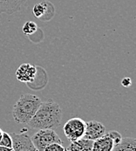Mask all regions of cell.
I'll return each instance as SVG.
<instances>
[{
    "label": "cell",
    "mask_w": 136,
    "mask_h": 151,
    "mask_svg": "<svg viewBox=\"0 0 136 151\" xmlns=\"http://www.w3.org/2000/svg\"><path fill=\"white\" fill-rule=\"evenodd\" d=\"M121 85L125 87H129L132 85V80L129 77H126L124 79H122L121 81Z\"/></svg>",
    "instance_id": "obj_18"
},
{
    "label": "cell",
    "mask_w": 136,
    "mask_h": 151,
    "mask_svg": "<svg viewBox=\"0 0 136 151\" xmlns=\"http://www.w3.org/2000/svg\"><path fill=\"white\" fill-rule=\"evenodd\" d=\"M92 142L93 141L87 140L84 138H81L79 140H77L75 142H71L69 145L68 151H92Z\"/></svg>",
    "instance_id": "obj_10"
},
{
    "label": "cell",
    "mask_w": 136,
    "mask_h": 151,
    "mask_svg": "<svg viewBox=\"0 0 136 151\" xmlns=\"http://www.w3.org/2000/svg\"><path fill=\"white\" fill-rule=\"evenodd\" d=\"M12 150L13 151H39L33 145L31 137L26 134L12 133Z\"/></svg>",
    "instance_id": "obj_5"
},
{
    "label": "cell",
    "mask_w": 136,
    "mask_h": 151,
    "mask_svg": "<svg viewBox=\"0 0 136 151\" xmlns=\"http://www.w3.org/2000/svg\"><path fill=\"white\" fill-rule=\"evenodd\" d=\"M115 146L113 140L107 133L100 138L94 140L92 151H112Z\"/></svg>",
    "instance_id": "obj_9"
},
{
    "label": "cell",
    "mask_w": 136,
    "mask_h": 151,
    "mask_svg": "<svg viewBox=\"0 0 136 151\" xmlns=\"http://www.w3.org/2000/svg\"><path fill=\"white\" fill-rule=\"evenodd\" d=\"M46 11H45V15L40 19V20L44 22H48L50 21L51 19H52V18L54 17V14H55V8H54V5L50 2V1H47L46 0Z\"/></svg>",
    "instance_id": "obj_14"
},
{
    "label": "cell",
    "mask_w": 136,
    "mask_h": 151,
    "mask_svg": "<svg viewBox=\"0 0 136 151\" xmlns=\"http://www.w3.org/2000/svg\"><path fill=\"white\" fill-rule=\"evenodd\" d=\"M11 151H13V150H11Z\"/></svg>",
    "instance_id": "obj_22"
},
{
    "label": "cell",
    "mask_w": 136,
    "mask_h": 151,
    "mask_svg": "<svg viewBox=\"0 0 136 151\" xmlns=\"http://www.w3.org/2000/svg\"><path fill=\"white\" fill-rule=\"evenodd\" d=\"M26 0H0V13L11 15L21 10Z\"/></svg>",
    "instance_id": "obj_8"
},
{
    "label": "cell",
    "mask_w": 136,
    "mask_h": 151,
    "mask_svg": "<svg viewBox=\"0 0 136 151\" xmlns=\"http://www.w3.org/2000/svg\"><path fill=\"white\" fill-rule=\"evenodd\" d=\"M12 149H10V148H7V147H4V146H1L0 145V151H11Z\"/></svg>",
    "instance_id": "obj_19"
},
{
    "label": "cell",
    "mask_w": 136,
    "mask_h": 151,
    "mask_svg": "<svg viewBox=\"0 0 136 151\" xmlns=\"http://www.w3.org/2000/svg\"><path fill=\"white\" fill-rule=\"evenodd\" d=\"M38 67L30 63H23L16 71V78L23 83H31L36 79Z\"/></svg>",
    "instance_id": "obj_6"
},
{
    "label": "cell",
    "mask_w": 136,
    "mask_h": 151,
    "mask_svg": "<svg viewBox=\"0 0 136 151\" xmlns=\"http://www.w3.org/2000/svg\"><path fill=\"white\" fill-rule=\"evenodd\" d=\"M65 148L61 143H52L51 145L47 146L44 151H64Z\"/></svg>",
    "instance_id": "obj_16"
},
{
    "label": "cell",
    "mask_w": 136,
    "mask_h": 151,
    "mask_svg": "<svg viewBox=\"0 0 136 151\" xmlns=\"http://www.w3.org/2000/svg\"><path fill=\"white\" fill-rule=\"evenodd\" d=\"M86 129V122L80 118L74 117L65 123L63 130L69 142H72L83 138Z\"/></svg>",
    "instance_id": "obj_4"
},
{
    "label": "cell",
    "mask_w": 136,
    "mask_h": 151,
    "mask_svg": "<svg viewBox=\"0 0 136 151\" xmlns=\"http://www.w3.org/2000/svg\"><path fill=\"white\" fill-rule=\"evenodd\" d=\"M41 103L40 99L34 94H22L13 107L12 116L14 121L19 124H27L34 116Z\"/></svg>",
    "instance_id": "obj_2"
},
{
    "label": "cell",
    "mask_w": 136,
    "mask_h": 151,
    "mask_svg": "<svg viewBox=\"0 0 136 151\" xmlns=\"http://www.w3.org/2000/svg\"><path fill=\"white\" fill-rule=\"evenodd\" d=\"M64 151H68L67 149H65V150H64Z\"/></svg>",
    "instance_id": "obj_21"
},
{
    "label": "cell",
    "mask_w": 136,
    "mask_h": 151,
    "mask_svg": "<svg viewBox=\"0 0 136 151\" xmlns=\"http://www.w3.org/2000/svg\"><path fill=\"white\" fill-rule=\"evenodd\" d=\"M106 134V127L99 122L90 121L86 122V129L83 135L84 139L94 141Z\"/></svg>",
    "instance_id": "obj_7"
},
{
    "label": "cell",
    "mask_w": 136,
    "mask_h": 151,
    "mask_svg": "<svg viewBox=\"0 0 136 151\" xmlns=\"http://www.w3.org/2000/svg\"><path fill=\"white\" fill-rule=\"evenodd\" d=\"M3 132H4V131H3V130L1 129H0V139H1V137H2V134H3Z\"/></svg>",
    "instance_id": "obj_20"
},
{
    "label": "cell",
    "mask_w": 136,
    "mask_h": 151,
    "mask_svg": "<svg viewBox=\"0 0 136 151\" xmlns=\"http://www.w3.org/2000/svg\"><path fill=\"white\" fill-rule=\"evenodd\" d=\"M112 151H136V140L131 137L122 138Z\"/></svg>",
    "instance_id": "obj_11"
},
{
    "label": "cell",
    "mask_w": 136,
    "mask_h": 151,
    "mask_svg": "<svg viewBox=\"0 0 136 151\" xmlns=\"http://www.w3.org/2000/svg\"><path fill=\"white\" fill-rule=\"evenodd\" d=\"M0 145L12 149V138L10 134L7 132H3L2 137L0 139Z\"/></svg>",
    "instance_id": "obj_15"
},
{
    "label": "cell",
    "mask_w": 136,
    "mask_h": 151,
    "mask_svg": "<svg viewBox=\"0 0 136 151\" xmlns=\"http://www.w3.org/2000/svg\"><path fill=\"white\" fill-rule=\"evenodd\" d=\"M38 30H39V27L37 24L33 21H27L26 23H24L22 28L24 34L26 36H31L34 34Z\"/></svg>",
    "instance_id": "obj_13"
},
{
    "label": "cell",
    "mask_w": 136,
    "mask_h": 151,
    "mask_svg": "<svg viewBox=\"0 0 136 151\" xmlns=\"http://www.w3.org/2000/svg\"><path fill=\"white\" fill-rule=\"evenodd\" d=\"M62 110L59 105L52 101L42 102L34 116L27 123L34 129L55 130L60 126Z\"/></svg>",
    "instance_id": "obj_1"
},
{
    "label": "cell",
    "mask_w": 136,
    "mask_h": 151,
    "mask_svg": "<svg viewBox=\"0 0 136 151\" xmlns=\"http://www.w3.org/2000/svg\"><path fill=\"white\" fill-rule=\"evenodd\" d=\"M46 0L45 1H43L41 3H38L36 4L34 6H33V9H32V12L34 14V16L40 19L45 13V11H46Z\"/></svg>",
    "instance_id": "obj_12"
},
{
    "label": "cell",
    "mask_w": 136,
    "mask_h": 151,
    "mask_svg": "<svg viewBox=\"0 0 136 151\" xmlns=\"http://www.w3.org/2000/svg\"><path fill=\"white\" fill-rule=\"evenodd\" d=\"M107 134H108L109 136L113 139L114 143H115V145H117V144L121 141V139H122L120 134L118 131H115V130H114V131H110V132H108Z\"/></svg>",
    "instance_id": "obj_17"
},
{
    "label": "cell",
    "mask_w": 136,
    "mask_h": 151,
    "mask_svg": "<svg viewBox=\"0 0 136 151\" xmlns=\"http://www.w3.org/2000/svg\"><path fill=\"white\" fill-rule=\"evenodd\" d=\"M31 140L39 151H44L45 148L52 143L62 144L60 137L52 129H39L31 137Z\"/></svg>",
    "instance_id": "obj_3"
}]
</instances>
